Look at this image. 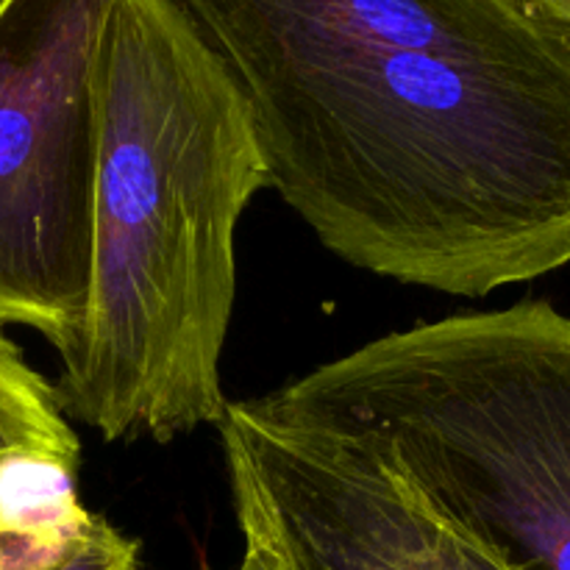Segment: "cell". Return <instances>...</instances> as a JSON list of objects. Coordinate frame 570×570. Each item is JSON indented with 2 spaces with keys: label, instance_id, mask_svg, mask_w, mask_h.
<instances>
[{
  "label": "cell",
  "instance_id": "obj_10",
  "mask_svg": "<svg viewBox=\"0 0 570 570\" xmlns=\"http://www.w3.org/2000/svg\"><path fill=\"white\" fill-rule=\"evenodd\" d=\"M142 570H148V568H142Z\"/></svg>",
  "mask_w": 570,
  "mask_h": 570
},
{
  "label": "cell",
  "instance_id": "obj_8",
  "mask_svg": "<svg viewBox=\"0 0 570 570\" xmlns=\"http://www.w3.org/2000/svg\"><path fill=\"white\" fill-rule=\"evenodd\" d=\"M521 3L549 20L554 28H560L570 39V0H521Z\"/></svg>",
  "mask_w": 570,
  "mask_h": 570
},
{
  "label": "cell",
  "instance_id": "obj_7",
  "mask_svg": "<svg viewBox=\"0 0 570 570\" xmlns=\"http://www.w3.org/2000/svg\"><path fill=\"white\" fill-rule=\"evenodd\" d=\"M139 543L104 515L76 523H17L0 518V570H142Z\"/></svg>",
  "mask_w": 570,
  "mask_h": 570
},
{
  "label": "cell",
  "instance_id": "obj_6",
  "mask_svg": "<svg viewBox=\"0 0 570 570\" xmlns=\"http://www.w3.org/2000/svg\"><path fill=\"white\" fill-rule=\"evenodd\" d=\"M17 456L81 468V443L56 401L53 382L33 371L20 345L0 332V462Z\"/></svg>",
  "mask_w": 570,
  "mask_h": 570
},
{
  "label": "cell",
  "instance_id": "obj_1",
  "mask_svg": "<svg viewBox=\"0 0 570 570\" xmlns=\"http://www.w3.org/2000/svg\"><path fill=\"white\" fill-rule=\"evenodd\" d=\"M267 189L404 287L484 298L570 265V39L521 0H309L195 22Z\"/></svg>",
  "mask_w": 570,
  "mask_h": 570
},
{
  "label": "cell",
  "instance_id": "obj_4",
  "mask_svg": "<svg viewBox=\"0 0 570 570\" xmlns=\"http://www.w3.org/2000/svg\"><path fill=\"white\" fill-rule=\"evenodd\" d=\"M111 0H0V328L78 343L92 278V59Z\"/></svg>",
  "mask_w": 570,
  "mask_h": 570
},
{
  "label": "cell",
  "instance_id": "obj_3",
  "mask_svg": "<svg viewBox=\"0 0 570 570\" xmlns=\"http://www.w3.org/2000/svg\"><path fill=\"white\" fill-rule=\"evenodd\" d=\"M248 404L348 443L515 570H570V317L549 301L371 340Z\"/></svg>",
  "mask_w": 570,
  "mask_h": 570
},
{
  "label": "cell",
  "instance_id": "obj_2",
  "mask_svg": "<svg viewBox=\"0 0 570 570\" xmlns=\"http://www.w3.org/2000/svg\"><path fill=\"white\" fill-rule=\"evenodd\" d=\"M92 92V278L56 401L106 443H173L226 415L237 228L267 167L232 70L178 0H111Z\"/></svg>",
  "mask_w": 570,
  "mask_h": 570
},
{
  "label": "cell",
  "instance_id": "obj_9",
  "mask_svg": "<svg viewBox=\"0 0 570 570\" xmlns=\"http://www.w3.org/2000/svg\"><path fill=\"white\" fill-rule=\"evenodd\" d=\"M237 570H262V568H256V566H248V562H239V568Z\"/></svg>",
  "mask_w": 570,
  "mask_h": 570
},
{
  "label": "cell",
  "instance_id": "obj_5",
  "mask_svg": "<svg viewBox=\"0 0 570 570\" xmlns=\"http://www.w3.org/2000/svg\"><path fill=\"white\" fill-rule=\"evenodd\" d=\"M243 562L262 570H515L348 443L228 401L217 423Z\"/></svg>",
  "mask_w": 570,
  "mask_h": 570
}]
</instances>
